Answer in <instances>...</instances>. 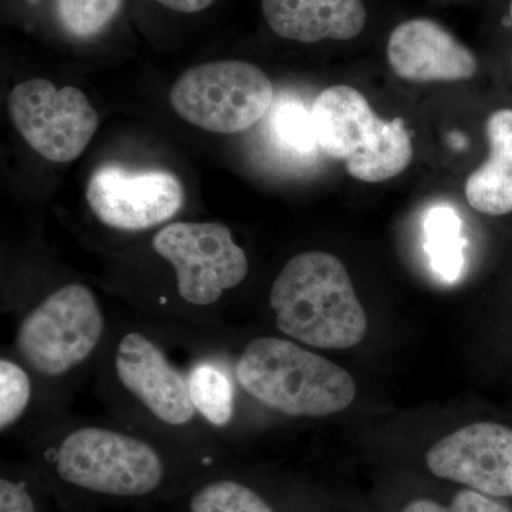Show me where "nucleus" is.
Returning <instances> with one entry per match:
<instances>
[{"label": "nucleus", "mask_w": 512, "mask_h": 512, "mask_svg": "<svg viewBox=\"0 0 512 512\" xmlns=\"http://www.w3.org/2000/svg\"><path fill=\"white\" fill-rule=\"evenodd\" d=\"M276 326L319 349H349L367 332V316L348 269L336 256L309 251L279 272L269 295Z\"/></svg>", "instance_id": "nucleus-1"}, {"label": "nucleus", "mask_w": 512, "mask_h": 512, "mask_svg": "<svg viewBox=\"0 0 512 512\" xmlns=\"http://www.w3.org/2000/svg\"><path fill=\"white\" fill-rule=\"evenodd\" d=\"M237 379L252 399L286 416H330L356 397L343 367L278 338L252 340L239 357Z\"/></svg>", "instance_id": "nucleus-2"}, {"label": "nucleus", "mask_w": 512, "mask_h": 512, "mask_svg": "<svg viewBox=\"0 0 512 512\" xmlns=\"http://www.w3.org/2000/svg\"><path fill=\"white\" fill-rule=\"evenodd\" d=\"M56 470L64 483L111 497H144L164 480V464L146 441L119 431L84 427L60 444Z\"/></svg>", "instance_id": "nucleus-3"}, {"label": "nucleus", "mask_w": 512, "mask_h": 512, "mask_svg": "<svg viewBox=\"0 0 512 512\" xmlns=\"http://www.w3.org/2000/svg\"><path fill=\"white\" fill-rule=\"evenodd\" d=\"M170 100L175 113L192 126L235 134L268 113L274 86L255 64L222 60L187 70L171 89Z\"/></svg>", "instance_id": "nucleus-4"}, {"label": "nucleus", "mask_w": 512, "mask_h": 512, "mask_svg": "<svg viewBox=\"0 0 512 512\" xmlns=\"http://www.w3.org/2000/svg\"><path fill=\"white\" fill-rule=\"evenodd\" d=\"M103 332V313L94 293L87 286L69 284L26 316L16 345L35 372L57 377L92 355Z\"/></svg>", "instance_id": "nucleus-5"}, {"label": "nucleus", "mask_w": 512, "mask_h": 512, "mask_svg": "<svg viewBox=\"0 0 512 512\" xmlns=\"http://www.w3.org/2000/svg\"><path fill=\"white\" fill-rule=\"evenodd\" d=\"M153 248L174 266L178 293L191 305H212L247 278V255L222 224L175 222L157 232Z\"/></svg>", "instance_id": "nucleus-6"}, {"label": "nucleus", "mask_w": 512, "mask_h": 512, "mask_svg": "<svg viewBox=\"0 0 512 512\" xmlns=\"http://www.w3.org/2000/svg\"><path fill=\"white\" fill-rule=\"evenodd\" d=\"M10 119L30 148L53 163L82 156L99 127V116L82 90L56 89L46 79H30L9 94Z\"/></svg>", "instance_id": "nucleus-7"}, {"label": "nucleus", "mask_w": 512, "mask_h": 512, "mask_svg": "<svg viewBox=\"0 0 512 512\" xmlns=\"http://www.w3.org/2000/svg\"><path fill=\"white\" fill-rule=\"evenodd\" d=\"M97 220L123 231H143L171 220L184 204V188L167 171H128L120 165L97 168L86 190Z\"/></svg>", "instance_id": "nucleus-8"}, {"label": "nucleus", "mask_w": 512, "mask_h": 512, "mask_svg": "<svg viewBox=\"0 0 512 512\" xmlns=\"http://www.w3.org/2000/svg\"><path fill=\"white\" fill-rule=\"evenodd\" d=\"M426 463L434 476L490 497H511L512 430L494 423L470 424L434 444Z\"/></svg>", "instance_id": "nucleus-9"}, {"label": "nucleus", "mask_w": 512, "mask_h": 512, "mask_svg": "<svg viewBox=\"0 0 512 512\" xmlns=\"http://www.w3.org/2000/svg\"><path fill=\"white\" fill-rule=\"evenodd\" d=\"M116 372L128 392L163 423L183 426L194 417L188 380L147 336L133 332L120 340Z\"/></svg>", "instance_id": "nucleus-10"}, {"label": "nucleus", "mask_w": 512, "mask_h": 512, "mask_svg": "<svg viewBox=\"0 0 512 512\" xmlns=\"http://www.w3.org/2000/svg\"><path fill=\"white\" fill-rule=\"evenodd\" d=\"M387 57L393 72L407 82H460L477 72L476 56L429 19L397 26L387 43Z\"/></svg>", "instance_id": "nucleus-11"}, {"label": "nucleus", "mask_w": 512, "mask_h": 512, "mask_svg": "<svg viewBox=\"0 0 512 512\" xmlns=\"http://www.w3.org/2000/svg\"><path fill=\"white\" fill-rule=\"evenodd\" d=\"M311 114L316 144L333 160H349L370 146L383 123L359 90L343 84L323 90Z\"/></svg>", "instance_id": "nucleus-12"}, {"label": "nucleus", "mask_w": 512, "mask_h": 512, "mask_svg": "<svg viewBox=\"0 0 512 512\" xmlns=\"http://www.w3.org/2000/svg\"><path fill=\"white\" fill-rule=\"evenodd\" d=\"M262 10L276 35L302 43L353 39L367 20L362 0H262Z\"/></svg>", "instance_id": "nucleus-13"}, {"label": "nucleus", "mask_w": 512, "mask_h": 512, "mask_svg": "<svg viewBox=\"0 0 512 512\" xmlns=\"http://www.w3.org/2000/svg\"><path fill=\"white\" fill-rule=\"evenodd\" d=\"M485 134L490 154L468 177L466 197L474 210L500 217L512 212V109L494 111Z\"/></svg>", "instance_id": "nucleus-14"}, {"label": "nucleus", "mask_w": 512, "mask_h": 512, "mask_svg": "<svg viewBox=\"0 0 512 512\" xmlns=\"http://www.w3.org/2000/svg\"><path fill=\"white\" fill-rule=\"evenodd\" d=\"M413 154L412 137L404 121L383 120L373 143L346 160V168L363 183H382L403 173Z\"/></svg>", "instance_id": "nucleus-15"}, {"label": "nucleus", "mask_w": 512, "mask_h": 512, "mask_svg": "<svg viewBox=\"0 0 512 512\" xmlns=\"http://www.w3.org/2000/svg\"><path fill=\"white\" fill-rule=\"evenodd\" d=\"M463 222L457 211L448 205L431 208L424 222L426 251L431 269L441 281L453 284L464 269Z\"/></svg>", "instance_id": "nucleus-16"}, {"label": "nucleus", "mask_w": 512, "mask_h": 512, "mask_svg": "<svg viewBox=\"0 0 512 512\" xmlns=\"http://www.w3.org/2000/svg\"><path fill=\"white\" fill-rule=\"evenodd\" d=\"M187 380L195 412L214 426H228L235 404L234 387L227 373L214 363H198Z\"/></svg>", "instance_id": "nucleus-17"}, {"label": "nucleus", "mask_w": 512, "mask_h": 512, "mask_svg": "<svg viewBox=\"0 0 512 512\" xmlns=\"http://www.w3.org/2000/svg\"><path fill=\"white\" fill-rule=\"evenodd\" d=\"M190 512H274L247 485L237 481H214L198 488L190 500Z\"/></svg>", "instance_id": "nucleus-18"}, {"label": "nucleus", "mask_w": 512, "mask_h": 512, "mask_svg": "<svg viewBox=\"0 0 512 512\" xmlns=\"http://www.w3.org/2000/svg\"><path fill=\"white\" fill-rule=\"evenodd\" d=\"M121 0H57L63 28L76 37L96 36L116 16Z\"/></svg>", "instance_id": "nucleus-19"}, {"label": "nucleus", "mask_w": 512, "mask_h": 512, "mask_svg": "<svg viewBox=\"0 0 512 512\" xmlns=\"http://www.w3.org/2000/svg\"><path fill=\"white\" fill-rule=\"evenodd\" d=\"M28 373L8 359L0 360V429L5 431L22 417L30 403Z\"/></svg>", "instance_id": "nucleus-20"}, {"label": "nucleus", "mask_w": 512, "mask_h": 512, "mask_svg": "<svg viewBox=\"0 0 512 512\" xmlns=\"http://www.w3.org/2000/svg\"><path fill=\"white\" fill-rule=\"evenodd\" d=\"M278 137L299 153H311L318 147L313 131L312 114L298 103L278 107L274 117Z\"/></svg>", "instance_id": "nucleus-21"}, {"label": "nucleus", "mask_w": 512, "mask_h": 512, "mask_svg": "<svg viewBox=\"0 0 512 512\" xmlns=\"http://www.w3.org/2000/svg\"><path fill=\"white\" fill-rule=\"evenodd\" d=\"M0 512H36L32 495L23 485L2 478L0 480Z\"/></svg>", "instance_id": "nucleus-22"}, {"label": "nucleus", "mask_w": 512, "mask_h": 512, "mask_svg": "<svg viewBox=\"0 0 512 512\" xmlns=\"http://www.w3.org/2000/svg\"><path fill=\"white\" fill-rule=\"evenodd\" d=\"M450 505L456 512H511L507 505L476 490L461 491Z\"/></svg>", "instance_id": "nucleus-23"}, {"label": "nucleus", "mask_w": 512, "mask_h": 512, "mask_svg": "<svg viewBox=\"0 0 512 512\" xmlns=\"http://www.w3.org/2000/svg\"><path fill=\"white\" fill-rule=\"evenodd\" d=\"M157 2L177 12L194 13L207 9L215 0H157Z\"/></svg>", "instance_id": "nucleus-24"}, {"label": "nucleus", "mask_w": 512, "mask_h": 512, "mask_svg": "<svg viewBox=\"0 0 512 512\" xmlns=\"http://www.w3.org/2000/svg\"><path fill=\"white\" fill-rule=\"evenodd\" d=\"M403 512H456L451 505L444 507V505L437 504L436 501L431 500H417L413 501L404 508Z\"/></svg>", "instance_id": "nucleus-25"}, {"label": "nucleus", "mask_w": 512, "mask_h": 512, "mask_svg": "<svg viewBox=\"0 0 512 512\" xmlns=\"http://www.w3.org/2000/svg\"><path fill=\"white\" fill-rule=\"evenodd\" d=\"M510 16H511V22H512V0H511V5H510Z\"/></svg>", "instance_id": "nucleus-26"}]
</instances>
